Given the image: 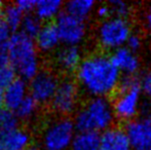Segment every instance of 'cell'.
Listing matches in <instances>:
<instances>
[{
  "label": "cell",
  "mask_w": 151,
  "mask_h": 150,
  "mask_svg": "<svg viewBox=\"0 0 151 150\" xmlns=\"http://www.w3.org/2000/svg\"><path fill=\"white\" fill-rule=\"evenodd\" d=\"M75 73L78 86L91 98H107L114 94L121 79L110 57L104 54L83 58Z\"/></svg>",
  "instance_id": "1"
},
{
  "label": "cell",
  "mask_w": 151,
  "mask_h": 150,
  "mask_svg": "<svg viewBox=\"0 0 151 150\" xmlns=\"http://www.w3.org/2000/svg\"><path fill=\"white\" fill-rule=\"evenodd\" d=\"M6 54L14 72L22 79L31 80L41 71L39 50L35 41L21 31L10 36Z\"/></svg>",
  "instance_id": "2"
},
{
  "label": "cell",
  "mask_w": 151,
  "mask_h": 150,
  "mask_svg": "<svg viewBox=\"0 0 151 150\" xmlns=\"http://www.w3.org/2000/svg\"><path fill=\"white\" fill-rule=\"evenodd\" d=\"M115 119L112 102L107 98H91L75 113L73 121L78 132L104 133Z\"/></svg>",
  "instance_id": "3"
},
{
  "label": "cell",
  "mask_w": 151,
  "mask_h": 150,
  "mask_svg": "<svg viewBox=\"0 0 151 150\" xmlns=\"http://www.w3.org/2000/svg\"><path fill=\"white\" fill-rule=\"evenodd\" d=\"M142 90L140 79L136 76L121 77L114 100L112 102L115 118L131 121L140 113L142 104Z\"/></svg>",
  "instance_id": "4"
},
{
  "label": "cell",
  "mask_w": 151,
  "mask_h": 150,
  "mask_svg": "<svg viewBox=\"0 0 151 150\" xmlns=\"http://www.w3.org/2000/svg\"><path fill=\"white\" fill-rule=\"evenodd\" d=\"M74 121L69 117H57L46 123L41 133L42 150H70L76 135Z\"/></svg>",
  "instance_id": "5"
},
{
  "label": "cell",
  "mask_w": 151,
  "mask_h": 150,
  "mask_svg": "<svg viewBox=\"0 0 151 150\" xmlns=\"http://www.w3.org/2000/svg\"><path fill=\"white\" fill-rule=\"evenodd\" d=\"M132 33L131 24L127 19L111 17L101 21L96 31V39L103 50L114 52L125 46Z\"/></svg>",
  "instance_id": "6"
},
{
  "label": "cell",
  "mask_w": 151,
  "mask_h": 150,
  "mask_svg": "<svg viewBox=\"0 0 151 150\" xmlns=\"http://www.w3.org/2000/svg\"><path fill=\"white\" fill-rule=\"evenodd\" d=\"M80 90L77 82L70 78L61 80L52 100L50 101V108L61 117H68V115L77 111L79 104Z\"/></svg>",
  "instance_id": "7"
},
{
  "label": "cell",
  "mask_w": 151,
  "mask_h": 150,
  "mask_svg": "<svg viewBox=\"0 0 151 150\" xmlns=\"http://www.w3.org/2000/svg\"><path fill=\"white\" fill-rule=\"evenodd\" d=\"M56 27L62 43L67 46H78L86 40L88 26L86 21L79 20L67 12H62L56 20Z\"/></svg>",
  "instance_id": "8"
},
{
  "label": "cell",
  "mask_w": 151,
  "mask_h": 150,
  "mask_svg": "<svg viewBox=\"0 0 151 150\" xmlns=\"http://www.w3.org/2000/svg\"><path fill=\"white\" fill-rule=\"evenodd\" d=\"M59 83L60 79L56 73L50 70H41L29 82V96L38 104H48L54 98Z\"/></svg>",
  "instance_id": "9"
},
{
  "label": "cell",
  "mask_w": 151,
  "mask_h": 150,
  "mask_svg": "<svg viewBox=\"0 0 151 150\" xmlns=\"http://www.w3.org/2000/svg\"><path fill=\"white\" fill-rule=\"evenodd\" d=\"M124 132L134 150H151V118L136 117L127 122Z\"/></svg>",
  "instance_id": "10"
},
{
  "label": "cell",
  "mask_w": 151,
  "mask_h": 150,
  "mask_svg": "<svg viewBox=\"0 0 151 150\" xmlns=\"http://www.w3.org/2000/svg\"><path fill=\"white\" fill-rule=\"evenodd\" d=\"M110 59L120 74L123 73V76H136L141 68L137 54L129 50L127 46L112 52Z\"/></svg>",
  "instance_id": "11"
},
{
  "label": "cell",
  "mask_w": 151,
  "mask_h": 150,
  "mask_svg": "<svg viewBox=\"0 0 151 150\" xmlns=\"http://www.w3.org/2000/svg\"><path fill=\"white\" fill-rule=\"evenodd\" d=\"M82 60V52L78 46L64 45L55 54V64L57 68L65 73L76 72Z\"/></svg>",
  "instance_id": "12"
},
{
  "label": "cell",
  "mask_w": 151,
  "mask_h": 150,
  "mask_svg": "<svg viewBox=\"0 0 151 150\" xmlns=\"http://www.w3.org/2000/svg\"><path fill=\"white\" fill-rule=\"evenodd\" d=\"M34 39L37 50L42 54H50L56 52L62 42L56 25L52 23L44 24Z\"/></svg>",
  "instance_id": "13"
},
{
  "label": "cell",
  "mask_w": 151,
  "mask_h": 150,
  "mask_svg": "<svg viewBox=\"0 0 151 150\" xmlns=\"http://www.w3.org/2000/svg\"><path fill=\"white\" fill-rule=\"evenodd\" d=\"M29 96V88L24 79L16 78L4 90V106L10 111H16L22 102Z\"/></svg>",
  "instance_id": "14"
},
{
  "label": "cell",
  "mask_w": 151,
  "mask_h": 150,
  "mask_svg": "<svg viewBox=\"0 0 151 150\" xmlns=\"http://www.w3.org/2000/svg\"><path fill=\"white\" fill-rule=\"evenodd\" d=\"M31 146V135L24 128L14 130L0 135V150H26Z\"/></svg>",
  "instance_id": "15"
},
{
  "label": "cell",
  "mask_w": 151,
  "mask_h": 150,
  "mask_svg": "<svg viewBox=\"0 0 151 150\" xmlns=\"http://www.w3.org/2000/svg\"><path fill=\"white\" fill-rule=\"evenodd\" d=\"M101 150H132L124 128H108L101 134Z\"/></svg>",
  "instance_id": "16"
},
{
  "label": "cell",
  "mask_w": 151,
  "mask_h": 150,
  "mask_svg": "<svg viewBox=\"0 0 151 150\" xmlns=\"http://www.w3.org/2000/svg\"><path fill=\"white\" fill-rule=\"evenodd\" d=\"M64 3L60 0H40L36 1L35 16L41 22H48L57 19L62 14Z\"/></svg>",
  "instance_id": "17"
},
{
  "label": "cell",
  "mask_w": 151,
  "mask_h": 150,
  "mask_svg": "<svg viewBox=\"0 0 151 150\" xmlns=\"http://www.w3.org/2000/svg\"><path fill=\"white\" fill-rule=\"evenodd\" d=\"M97 3L93 0H70L66 2V12L79 20L86 21L96 10Z\"/></svg>",
  "instance_id": "18"
},
{
  "label": "cell",
  "mask_w": 151,
  "mask_h": 150,
  "mask_svg": "<svg viewBox=\"0 0 151 150\" xmlns=\"http://www.w3.org/2000/svg\"><path fill=\"white\" fill-rule=\"evenodd\" d=\"M101 135L98 133H76L70 150H101Z\"/></svg>",
  "instance_id": "19"
},
{
  "label": "cell",
  "mask_w": 151,
  "mask_h": 150,
  "mask_svg": "<svg viewBox=\"0 0 151 150\" xmlns=\"http://www.w3.org/2000/svg\"><path fill=\"white\" fill-rule=\"evenodd\" d=\"M3 17L2 20L8 27L9 30H18L22 26L23 20L25 18V14L20 8L17 6L16 3L7 4L3 8Z\"/></svg>",
  "instance_id": "20"
},
{
  "label": "cell",
  "mask_w": 151,
  "mask_h": 150,
  "mask_svg": "<svg viewBox=\"0 0 151 150\" xmlns=\"http://www.w3.org/2000/svg\"><path fill=\"white\" fill-rule=\"evenodd\" d=\"M38 111V103L30 96H28L22 104L17 108L14 111L17 117L22 120H30L37 114Z\"/></svg>",
  "instance_id": "21"
},
{
  "label": "cell",
  "mask_w": 151,
  "mask_h": 150,
  "mask_svg": "<svg viewBox=\"0 0 151 150\" xmlns=\"http://www.w3.org/2000/svg\"><path fill=\"white\" fill-rule=\"evenodd\" d=\"M42 22L35 16V14H26L23 20L22 26H21V32L24 33L26 36L34 39L39 31L42 28Z\"/></svg>",
  "instance_id": "22"
},
{
  "label": "cell",
  "mask_w": 151,
  "mask_h": 150,
  "mask_svg": "<svg viewBox=\"0 0 151 150\" xmlns=\"http://www.w3.org/2000/svg\"><path fill=\"white\" fill-rule=\"evenodd\" d=\"M19 118L14 111L6 109L5 107L0 108V135L19 128Z\"/></svg>",
  "instance_id": "23"
},
{
  "label": "cell",
  "mask_w": 151,
  "mask_h": 150,
  "mask_svg": "<svg viewBox=\"0 0 151 150\" xmlns=\"http://www.w3.org/2000/svg\"><path fill=\"white\" fill-rule=\"evenodd\" d=\"M111 9L112 17L120 19H127L132 12V6L129 3L121 0H112V1L107 2Z\"/></svg>",
  "instance_id": "24"
},
{
  "label": "cell",
  "mask_w": 151,
  "mask_h": 150,
  "mask_svg": "<svg viewBox=\"0 0 151 150\" xmlns=\"http://www.w3.org/2000/svg\"><path fill=\"white\" fill-rule=\"evenodd\" d=\"M16 79V72L10 64L0 66V92H4L6 88Z\"/></svg>",
  "instance_id": "25"
},
{
  "label": "cell",
  "mask_w": 151,
  "mask_h": 150,
  "mask_svg": "<svg viewBox=\"0 0 151 150\" xmlns=\"http://www.w3.org/2000/svg\"><path fill=\"white\" fill-rule=\"evenodd\" d=\"M10 30L5 25L2 19H0V52H6L7 43L10 38Z\"/></svg>",
  "instance_id": "26"
},
{
  "label": "cell",
  "mask_w": 151,
  "mask_h": 150,
  "mask_svg": "<svg viewBox=\"0 0 151 150\" xmlns=\"http://www.w3.org/2000/svg\"><path fill=\"white\" fill-rule=\"evenodd\" d=\"M142 45H143L142 37L140 36L139 34H137V33H132L131 36H129V39H127V44H125V46H127L129 50L135 52V54L141 50Z\"/></svg>",
  "instance_id": "27"
},
{
  "label": "cell",
  "mask_w": 151,
  "mask_h": 150,
  "mask_svg": "<svg viewBox=\"0 0 151 150\" xmlns=\"http://www.w3.org/2000/svg\"><path fill=\"white\" fill-rule=\"evenodd\" d=\"M140 85H141L142 94L151 101V71H148L140 78Z\"/></svg>",
  "instance_id": "28"
},
{
  "label": "cell",
  "mask_w": 151,
  "mask_h": 150,
  "mask_svg": "<svg viewBox=\"0 0 151 150\" xmlns=\"http://www.w3.org/2000/svg\"><path fill=\"white\" fill-rule=\"evenodd\" d=\"M95 11H96V14H97L98 18H100L102 21H105L112 17L111 9H110V6L108 3L100 4L98 7H96Z\"/></svg>",
  "instance_id": "29"
},
{
  "label": "cell",
  "mask_w": 151,
  "mask_h": 150,
  "mask_svg": "<svg viewBox=\"0 0 151 150\" xmlns=\"http://www.w3.org/2000/svg\"><path fill=\"white\" fill-rule=\"evenodd\" d=\"M16 4L24 14H29V12L35 9L36 1H34V0H20V1L16 2Z\"/></svg>",
  "instance_id": "30"
},
{
  "label": "cell",
  "mask_w": 151,
  "mask_h": 150,
  "mask_svg": "<svg viewBox=\"0 0 151 150\" xmlns=\"http://www.w3.org/2000/svg\"><path fill=\"white\" fill-rule=\"evenodd\" d=\"M143 24L144 27L151 32V4L146 8L145 12L143 14Z\"/></svg>",
  "instance_id": "31"
},
{
  "label": "cell",
  "mask_w": 151,
  "mask_h": 150,
  "mask_svg": "<svg viewBox=\"0 0 151 150\" xmlns=\"http://www.w3.org/2000/svg\"><path fill=\"white\" fill-rule=\"evenodd\" d=\"M4 105V97H3V92H0V108H2V106Z\"/></svg>",
  "instance_id": "32"
},
{
  "label": "cell",
  "mask_w": 151,
  "mask_h": 150,
  "mask_svg": "<svg viewBox=\"0 0 151 150\" xmlns=\"http://www.w3.org/2000/svg\"><path fill=\"white\" fill-rule=\"evenodd\" d=\"M26 150H42V149L39 148V147H37V146H33V145H31V146H29Z\"/></svg>",
  "instance_id": "33"
},
{
  "label": "cell",
  "mask_w": 151,
  "mask_h": 150,
  "mask_svg": "<svg viewBox=\"0 0 151 150\" xmlns=\"http://www.w3.org/2000/svg\"><path fill=\"white\" fill-rule=\"evenodd\" d=\"M3 8H4V4H3V2L0 1V11H1V10H3Z\"/></svg>",
  "instance_id": "34"
}]
</instances>
